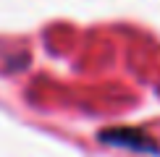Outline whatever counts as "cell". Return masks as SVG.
I'll list each match as a JSON object with an SVG mask.
<instances>
[{
    "label": "cell",
    "mask_w": 160,
    "mask_h": 157,
    "mask_svg": "<svg viewBox=\"0 0 160 157\" xmlns=\"http://www.w3.org/2000/svg\"><path fill=\"white\" fill-rule=\"evenodd\" d=\"M100 141L110 144V147L144 152V155H160V144L150 134H144L142 128H105L100 131Z\"/></svg>",
    "instance_id": "obj_1"
}]
</instances>
